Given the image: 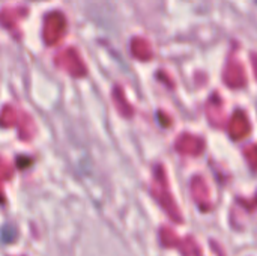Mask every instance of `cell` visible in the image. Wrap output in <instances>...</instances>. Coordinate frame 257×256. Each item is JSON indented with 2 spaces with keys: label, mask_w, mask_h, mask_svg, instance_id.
<instances>
[{
  "label": "cell",
  "mask_w": 257,
  "mask_h": 256,
  "mask_svg": "<svg viewBox=\"0 0 257 256\" xmlns=\"http://www.w3.org/2000/svg\"><path fill=\"white\" fill-rule=\"evenodd\" d=\"M15 235H17V231H15V228L12 225H3V228H2V240H3L5 244L14 241Z\"/></svg>",
  "instance_id": "6da1fadb"
},
{
  "label": "cell",
  "mask_w": 257,
  "mask_h": 256,
  "mask_svg": "<svg viewBox=\"0 0 257 256\" xmlns=\"http://www.w3.org/2000/svg\"><path fill=\"white\" fill-rule=\"evenodd\" d=\"M256 2H257V0H256Z\"/></svg>",
  "instance_id": "7a4b0ae2"
}]
</instances>
